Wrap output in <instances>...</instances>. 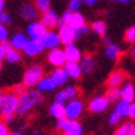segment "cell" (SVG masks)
<instances>
[{
  "label": "cell",
  "mask_w": 135,
  "mask_h": 135,
  "mask_svg": "<svg viewBox=\"0 0 135 135\" xmlns=\"http://www.w3.org/2000/svg\"><path fill=\"white\" fill-rule=\"evenodd\" d=\"M42 101V95L37 89H28L23 95L18 97V107H16V114L23 116L27 115L31 109H34Z\"/></svg>",
  "instance_id": "1"
},
{
  "label": "cell",
  "mask_w": 135,
  "mask_h": 135,
  "mask_svg": "<svg viewBox=\"0 0 135 135\" xmlns=\"http://www.w3.org/2000/svg\"><path fill=\"white\" fill-rule=\"evenodd\" d=\"M18 107V96L12 91H7L2 95L0 99V114L2 116H12L16 112Z\"/></svg>",
  "instance_id": "2"
},
{
  "label": "cell",
  "mask_w": 135,
  "mask_h": 135,
  "mask_svg": "<svg viewBox=\"0 0 135 135\" xmlns=\"http://www.w3.org/2000/svg\"><path fill=\"white\" fill-rule=\"evenodd\" d=\"M57 127L64 132V135H83L84 134L83 124L77 120H69L66 118L58 119Z\"/></svg>",
  "instance_id": "3"
},
{
  "label": "cell",
  "mask_w": 135,
  "mask_h": 135,
  "mask_svg": "<svg viewBox=\"0 0 135 135\" xmlns=\"http://www.w3.org/2000/svg\"><path fill=\"white\" fill-rule=\"evenodd\" d=\"M43 77V69L39 65H31L28 69L25 72L23 76V85L27 88H34L37 86V84L41 81V78Z\"/></svg>",
  "instance_id": "4"
},
{
  "label": "cell",
  "mask_w": 135,
  "mask_h": 135,
  "mask_svg": "<svg viewBox=\"0 0 135 135\" xmlns=\"http://www.w3.org/2000/svg\"><path fill=\"white\" fill-rule=\"evenodd\" d=\"M64 108H65V118L69 120H77L84 112V104L78 99L68 100L64 104Z\"/></svg>",
  "instance_id": "5"
},
{
  "label": "cell",
  "mask_w": 135,
  "mask_h": 135,
  "mask_svg": "<svg viewBox=\"0 0 135 135\" xmlns=\"http://www.w3.org/2000/svg\"><path fill=\"white\" fill-rule=\"evenodd\" d=\"M41 43L45 49H55L60 46V38H58V32L54 30H47L43 34V37L41 38Z\"/></svg>",
  "instance_id": "6"
},
{
  "label": "cell",
  "mask_w": 135,
  "mask_h": 135,
  "mask_svg": "<svg viewBox=\"0 0 135 135\" xmlns=\"http://www.w3.org/2000/svg\"><path fill=\"white\" fill-rule=\"evenodd\" d=\"M47 31V28L45 27L41 22H31L27 26V32L26 35L28 39H35V41H41V38L43 37V34Z\"/></svg>",
  "instance_id": "7"
},
{
  "label": "cell",
  "mask_w": 135,
  "mask_h": 135,
  "mask_svg": "<svg viewBox=\"0 0 135 135\" xmlns=\"http://www.w3.org/2000/svg\"><path fill=\"white\" fill-rule=\"evenodd\" d=\"M64 54H65V60L66 62H70V64H78L83 57L81 50L78 49L74 43L70 45H66L65 49H64Z\"/></svg>",
  "instance_id": "8"
},
{
  "label": "cell",
  "mask_w": 135,
  "mask_h": 135,
  "mask_svg": "<svg viewBox=\"0 0 135 135\" xmlns=\"http://www.w3.org/2000/svg\"><path fill=\"white\" fill-rule=\"evenodd\" d=\"M109 105V101L107 100L105 96H96L89 101V111L95 112V114H100V112H104Z\"/></svg>",
  "instance_id": "9"
},
{
  "label": "cell",
  "mask_w": 135,
  "mask_h": 135,
  "mask_svg": "<svg viewBox=\"0 0 135 135\" xmlns=\"http://www.w3.org/2000/svg\"><path fill=\"white\" fill-rule=\"evenodd\" d=\"M47 60H49V62H50L53 66H55V68H62V66L66 64L64 50H61V49H58V47L51 49V50L49 51Z\"/></svg>",
  "instance_id": "10"
},
{
  "label": "cell",
  "mask_w": 135,
  "mask_h": 135,
  "mask_svg": "<svg viewBox=\"0 0 135 135\" xmlns=\"http://www.w3.org/2000/svg\"><path fill=\"white\" fill-rule=\"evenodd\" d=\"M45 50V47L42 46L41 41H35V39H28V42L26 43V46L23 47V51L28 57H37L38 54H41Z\"/></svg>",
  "instance_id": "11"
},
{
  "label": "cell",
  "mask_w": 135,
  "mask_h": 135,
  "mask_svg": "<svg viewBox=\"0 0 135 135\" xmlns=\"http://www.w3.org/2000/svg\"><path fill=\"white\" fill-rule=\"evenodd\" d=\"M58 38H60V43H64L65 46L66 45H70L76 41V37H74V30L70 28L69 26H62L60 27V31H58Z\"/></svg>",
  "instance_id": "12"
},
{
  "label": "cell",
  "mask_w": 135,
  "mask_h": 135,
  "mask_svg": "<svg viewBox=\"0 0 135 135\" xmlns=\"http://www.w3.org/2000/svg\"><path fill=\"white\" fill-rule=\"evenodd\" d=\"M58 15L54 9H47L46 12H43L42 15V20L41 23L46 27V28H54L55 26L58 25Z\"/></svg>",
  "instance_id": "13"
},
{
  "label": "cell",
  "mask_w": 135,
  "mask_h": 135,
  "mask_svg": "<svg viewBox=\"0 0 135 135\" xmlns=\"http://www.w3.org/2000/svg\"><path fill=\"white\" fill-rule=\"evenodd\" d=\"M19 15L25 20H34L38 16V11H37V8H35L34 4L26 3L19 8Z\"/></svg>",
  "instance_id": "14"
},
{
  "label": "cell",
  "mask_w": 135,
  "mask_h": 135,
  "mask_svg": "<svg viewBox=\"0 0 135 135\" xmlns=\"http://www.w3.org/2000/svg\"><path fill=\"white\" fill-rule=\"evenodd\" d=\"M126 72H123V70H115V72H112L108 77V81L107 84L111 86V88H119L123 83H124L126 80Z\"/></svg>",
  "instance_id": "15"
},
{
  "label": "cell",
  "mask_w": 135,
  "mask_h": 135,
  "mask_svg": "<svg viewBox=\"0 0 135 135\" xmlns=\"http://www.w3.org/2000/svg\"><path fill=\"white\" fill-rule=\"evenodd\" d=\"M28 42V38L26 34L23 32H16L12 35V38H11L9 41V45H11V47L15 49V50H23V47L26 46V43Z\"/></svg>",
  "instance_id": "16"
},
{
  "label": "cell",
  "mask_w": 135,
  "mask_h": 135,
  "mask_svg": "<svg viewBox=\"0 0 135 135\" xmlns=\"http://www.w3.org/2000/svg\"><path fill=\"white\" fill-rule=\"evenodd\" d=\"M80 62L81 64H78V65H80L83 73H91V72H93L95 66H96V61H95V57L92 54H85L84 57H81Z\"/></svg>",
  "instance_id": "17"
},
{
  "label": "cell",
  "mask_w": 135,
  "mask_h": 135,
  "mask_svg": "<svg viewBox=\"0 0 135 135\" xmlns=\"http://www.w3.org/2000/svg\"><path fill=\"white\" fill-rule=\"evenodd\" d=\"M64 70L68 76V78H73V80H77L80 78L83 72H81V68L78 64H70V62H66L64 65Z\"/></svg>",
  "instance_id": "18"
},
{
  "label": "cell",
  "mask_w": 135,
  "mask_h": 135,
  "mask_svg": "<svg viewBox=\"0 0 135 135\" xmlns=\"http://www.w3.org/2000/svg\"><path fill=\"white\" fill-rule=\"evenodd\" d=\"M85 25V18L80 12H70L69 19L66 22V26H69L73 30H77L78 27H81Z\"/></svg>",
  "instance_id": "19"
},
{
  "label": "cell",
  "mask_w": 135,
  "mask_h": 135,
  "mask_svg": "<svg viewBox=\"0 0 135 135\" xmlns=\"http://www.w3.org/2000/svg\"><path fill=\"white\" fill-rule=\"evenodd\" d=\"M37 91L39 92H53L55 91V88H57V85H55V83L51 80V77H42L41 81L37 84Z\"/></svg>",
  "instance_id": "20"
},
{
  "label": "cell",
  "mask_w": 135,
  "mask_h": 135,
  "mask_svg": "<svg viewBox=\"0 0 135 135\" xmlns=\"http://www.w3.org/2000/svg\"><path fill=\"white\" fill-rule=\"evenodd\" d=\"M120 99L128 101V103H134V99H135V89L134 85L127 83L123 85V88H120Z\"/></svg>",
  "instance_id": "21"
},
{
  "label": "cell",
  "mask_w": 135,
  "mask_h": 135,
  "mask_svg": "<svg viewBox=\"0 0 135 135\" xmlns=\"http://www.w3.org/2000/svg\"><path fill=\"white\" fill-rule=\"evenodd\" d=\"M104 54L108 60H118L122 55V49L116 43H108L104 50Z\"/></svg>",
  "instance_id": "22"
},
{
  "label": "cell",
  "mask_w": 135,
  "mask_h": 135,
  "mask_svg": "<svg viewBox=\"0 0 135 135\" xmlns=\"http://www.w3.org/2000/svg\"><path fill=\"white\" fill-rule=\"evenodd\" d=\"M50 77H51V80L55 83L57 86L58 85H64L68 81V76H66V73L64 70V68H55V69L53 70V73L50 74Z\"/></svg>",
  "instance_id": "23"
},
{
  "label": "cell",
  "mask_w": 135,
  "mask_h": 135,
  "mask_svg": "<svg viewBox=\"0 0 135 135\" xmlns=\"http://www.w3.org/2000/svg\"><path fill=\"white\" fill-rule=\"evenodd\" d=\"M130 107H131V103L124 101V100H119V101H116L115 112L120 118H127L128 116V112H130Z\"/></svg>",
  "instance_id": "24"
},
{
  "label": "cell",
  "mask_w": 135,
  "mask_h": 135,
  "mask_svg": "<svg viewBox=\"0 0 135 135\" xmlns=\"http://www.w3.org/2000/svg\"><path fill=\"white\" fill-rule=\"evenodd\" d=\"M49 112H50V115H51L53 118H55V119H62V118H65V108H64V104L55 103V101L50 105Z\"/></svg>",
  "instance_id": "25"
},
{
  "label": "cell",
  "mask_w": 135,
  "mask_h": 135,
  "mask_svg": "<svg viewBox=\"0 0 135 135\" xmlns=\"http://www.w3.org/2000/svg\"><path fill=\"white\" fill-rule=\"evenodd\" d=\"M114 135H135V126L132 122H127L122 124Z\"/></svg>",
  "instance_id": "26"
},
{
  "label": "cell",
  "mask_w": 135,
  "mask_h": 135,
  "mask_svg": "<svg viewBox=\"0 0 135 135\" xmlns=\"http://www.w3.org/2000/svg\"><path fill=\"white\" fill-rule=\"evenodd\" d=\"M91 30L96 34V35L104 37V34H105V31H107V26H105V23H104L103 20H96L95 23H92Z\"/></svg>",
  "instance_id": "27"
},
{
  "label": "cell",
  "mask_w": 135,
  "mask_h": 135,
  "mask_svg": "<svg viewBox=\"0 0 135 135\" xmlns=\"http://www.w3.org/2000/svg\"><path fill=\"white\" fill-rule=\"evenodd\" d=\"M4 58H6L7 62H9V64H18V62H20V60H22V55H20V53H19L18 50L9 49V50L6 53Z\"/></svg>",
  "instance_id": "28"
},
{
  "label": "cell",
  "mask_w": 135,
  "mask_h": 135,
  "mask_svg": "<svg viewBox=\"0 0 135 135\" xmlns=\"http://www.w3.org/2000/svg\"><path fill=\"white\" fill-rule=\"evenodd\" d=\"M105 97H107V100L109 101H119V99H120V88H109L108 91H107V95H105Z\"/></svg>",
  "instance_id": "29"
},
{
  "label": "cell",
  "mask_w": 135,
  "mask_h": 135,
  "mask_svg": "<svg viewBox=\"0 0 135 135\" xmlns=\"http://www.w3.org/2000/svg\"><path fill=\"white\" fill-rule=\"evenodd\" d=\"M51 0H35V8L38 12H46L47 9H50Z\"/></svg>",
  "instance_id": "30"
},
{
  "label": "cell",
  "mask_w": 135,
  "mask_h": 135,
  "mask_svg": "<svg viewBox=\"0 0 135 135\" xmlns=\"http://www.w3.org/2000/svg\"><path fill=\"white\" fill-rule=\"evenodd\" d=\"M64 92H65V95H66L68 100L77 99V96H78V89H77V86H74V85H69V86H66V88L64 89Z\"/></svg>",
  "instance_id": "31"
},
{
  "label": "cell",
  "mask_w": 135,
  "mask_h": 135,
  "mask_svg": "<svg viewBox=\"0 0 135 135\" xmlns=\"http://www.w3.org/2000/svg\"><path fill=\"white\" fill-rule=\"evenodd\" d=\"M81 6H83L81 0H69V9L68 11H70V12H78Z\"/></svg>",
  "instance_id": "32"
},
{
  "label": "cell",
  "mask_w": 135,
  "mask_h": 135,
  "mask_svg": "<svg viewBox=\"0 0 135 135\" xmlns=\"http://www.w3.org/2000/svg\"><path fill=\"white\" fill-rule=\"evenodd\" d=\"M11 22H12V16H11L9 12H6V11H3L2 14H0V25H9Z\"/></svg>",
  "instance_id": "33"
},
{
  "label": "cell",
  "mask_w": 135,
  "mask_h": 135,
  "mask_svg": "<svg viewBox=\"0 0 135 135\" xmlns=\"http://www.w3.org/2000/svg\"><path fill=\"white\" fill-rule=\"evenodd\" d=\"M124 41L128 42V43H134V41H135V27H134V26H131V27L126 31Z\"/></svg>",
  "instance_id": "34"
},
{
  "label": "cell",
  "mask_w": 135,
  "mask_h": 135,
  "mask_svg": "<svg viewBox=\"0 0 135 135\" xmlns=\"http://www.w3.org/2000/svg\"><path fill=\"white\" fill-rule=\"evenodd\" d=\"M88 31H89V27H88L86 25H84V26H81V27H78L77 30H74V37H76V39L80 38V37H83V35H85Z\"/></svg>",
  "instance_id": "35"
},
{
  "label": "cell",
  "mask_w": 135,
  "mask_h": 135,
  "mask_svg": "<svg viewBox=\"0 0 135 135\" xmlns=\"http://www.w3.org/2000/svg\"><path fill=\"white\" fill-rule=\"evenodd\" d=\"M66 101H68V97H66L65 92H64V91H60V92H57V95H55V103L65 104Z\"/></svg>",
  "instance_id": "36"
},
{
  "label": "cell",
  "mask_w": 135,
  "mask_h": 135,
  "mask_svg": "<svg viewBox=\"0 0 135 135\" xmlns=\"http://www.w3.org/2000/svg\"><path fill=\"white\" fill-rule=\"evenodd\" d=\"M8 39V28L3 25H0V43Z\"/></svg>",
  "instance_id": "37"
},
{
  "label": "cell",
  "mask_w": 135,
  "mask_h": 135,
  "mask_svg": "<svg viewBox=\"0 0 135 135\" xmlns=\"http://www.w3.org/2000/svg\"><path fill=\"white\" fill-rule=\"evenodd\" d=\"M120 119H122V118H120V116L116 114V112L114 111V112H112V114L109 115V120H108V122H109V124H111V126H115V124H118V123H119Z\"/></svg>",
  "instance_id": "38"
},
{
  "label": "cell",
  "mask_w": 135,
  "mask_h": 135,
  "mask_svg": "<svg viewBox=\"0 0 135 135\" xmlns=\"http://www.w3.org/2000/svg\"><path fill=\"white\" fill-rule=\"evenodd\" d=\"M18 97L20 96V95H23L25 92H26V86L23 85V84H18V85H15V88H14V91H12Z\"/></svg>",
  "instance_id": "39"
},
{
  "label": "cell",
  "mask_w": 135,
  "mask_h": 135,
  "mask_svg": "<svg viewBox=\"0 0 135 135\" xmlns=\"http://www.w3.org/2000/svg\"><path fill=\"white\" fill-rule=\"evenodd\" d=\"M69 15H70V11H66V12L58 19V25L57 26H60V27L66 26V22H68V19H69Z\"/></svg>",
  "instance_id": "40"
},
{
  "label": "cell",
  "mask_w": 135,
  "mask_h": 135,
  "mask_svg": "<svg viewBox=\"0 0 135 135\" xmlns=\"http://www.w3.org/2000/svg\"><path fill=\"white\" fill-rule=\"evenodd\" d=\"M8 134H9L8 126L4 122H0V135H8Z\"/></svg>",
  "instance_id": "41"
},
{
  "label": "cell",
  "mask_w": 135,
  "mask_h": 135,
  "mask_svg": "<svg viewBox=\"0 0 135 135\" xmlns=\"http://www.w3.org/2000/svg\"><path fill=\"white\" fill-rule=\"evenodd\" d=\"M0 46H2L3 47V50L7 53L9 49H12V47H11V45H9V42L8 41H4V42H2V43H0Z\"/></svg>",
  "instance_id": "42"
},
{
  "label": "cell",
  "mask_w": 135,
  "mask_h": 135,
  "mask_svg": "<svg viewBox=\"0 0 135 135\" xmlns=\"http://www.w3.org/2000/svg\"><path fill=\"white\" fill-rule=\"evenodd\" d=\"M100 0H81V3L86 4V6H95L96 3H99Z\"/></svg>",
  "instance_id": "43"
},
{
  "label": "cell",
  "mask_w": 135,
  "mask_h": 135,
  "mask_svg": "<svg viewBox=\"0 0 135 135\" xmlns=\"http://www.w3.org/2000/svg\"><path fill=\"white\" fill-rule=\"evenodd\" d=\"M128 116H130L131 119H134V118H135V105H134V103H131L130 112H128Z\"/></svg>",
  "instance_id": "44"
},
{
  "label": "cell",
  "mask_w": 135,
  "mask_h": 135,
  "mask_svg": "<svg viewBox=\"0 0 135 135\" xmlns=\"http://www.w3.org/2000/svg\"><path fill=\"white\" fill-rule=\"evenodd\" d=\"M15 119H14V115L12 116H4V123L7 124V123H12Z\"/></svg>",
  "instance_id": "45"
},
{
  "label": "cell",
  "mask_w": 135,
  "mask_h": 135,
  "mask_svg": "<svg viewBox=\"0 0 135 135\" xmlns=\"http://www.w3.org/2000/svg\"><path fill=\"white\" fill-rule=\"evenodd\" d=\"M4 6H6V0H0V14L4 11Z\"/></svg>",
  "instance_id": "46"
},
{
  "label": "cell",
  "mask_w": 135,
  "mask_h": 135,
  "mask_svg": "<svg viewBox=\"0 0 135 135\" xmlns=\"http://www.w3.org/2000/svg\"><path fill=\"white\" fill-rule=\"evenodd\" d=\"M111 2H118V3H122V4H127L131 0H111Z\"/></svg>",
  "instance_id": "47"
},
{
  "label": "cell",
  "mask_w": 135,
  "mask_h": 135,
  "mask_svg": "<svg viewBox=\"0 0 135 135\" xmlns=\"http://www.w3.org/2000/svg\"><path fill=\"white\" fill-rule=\"evenodd\" d=\"M4 55H6V51L3 50V47L0 46V61H2L3 58H4Z\"/></svg>",
  "instance_id": "48"
},
{
  "label": "cell",
  "mask_w": 135,
  "mask_h": 135,
  "mask_svg": "<svg viewBox=\"0 0 135 135\" xmlns=\"http://www.w3.org/2000/svg\"><path fill=\"white\" fill-rule=\"evenodd\" d=\"M103 42H104L105 45H108V43H109V38H108V37H103Z\"/></svg>",
  "instance_id": "49"
},
{
  "label": "cell",
  "mask_w": 135,
  "mask_h": 135,
  "mask_svg": "<svg viewBox=\"0 0 135 135\" xmlns=\"http://www.w3.org/2000/svg\"><path fill=\"white\" fill-rule=\"evenodd\" d=\"M8 135H23L22 132H18V131H15V132H9Z\"/></svg>",
  "instance_id": "50"
},
{
  "label": "cell",
  "mask_w": 135,
  "mask_h": 135,
  "mask_svg": "<svg viewBox=\"0 0 135 135\" xmlns=\"http://www.w3.org/2000/svg\"><path fill=\"white\" fill-rule=\"evenodd\" d=\"M34 135H41V134H39L38 131H35V132H34Z\"/></svg>",
  "instance_id": "51"
},
{
  "label": "cell",
  "mask_w": 135,
  "mask_h": 135,
  "mask_svg": "<svg viewBox=\"0 0 135 135\" xmlns=\"http://www.w3.org/2000/svg\"><path fill=\"white\" fill-rule=\"evenodd\" d=\"M2 95H3V92H2V91H0V99H2Z\"/></svg>",
  "instance_id": "52"
},
{
  "label": "cell",
  "mask_w": 135,
  "mask_h": 135,
  "mask_svg": "<svg viewBox=\"0 0 135 135\" xmlns=\"http://www.w3.org/2000/svg\"><path fill=\"white\" fill-rule=\"evenodd\" d=\"M0 69H2V61H0Z\"/></svg>",
  "instance_id": "53"
},
{
  "label": "cell",
  "mask_w": 135,
  "mask_h": 135,
  "mask_svg": "<svg viewBox=\"0 0 135 135\" xmlns=\"http://www.w3.org/2000/svg\"><path fill=\"white\" fill-rule=\"evenodd\" d=\"M62 135H64V134H62Z\"/></svg>",
  "instance_id": "54"
}]
</instances>
